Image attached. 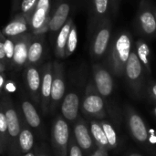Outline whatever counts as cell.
Wrapping results in <instances>:
<instances>
[{
    "label": "cell",
    "instance_id": "cell-9",
    "mask_svg": "<svg viewBox=\"0 0 156 156\" xmlns=\"http://www.w3.org/2000/svg\"><path fill=\"white\" fill-rule=\"evenodd\" d=\"M94 83L101 97H109L113 90V80L111 73L104 68L96 65L93 68Z\"/></svg>",
    "mask_w": 156,
    "mask_h": 156
},
{
    "label": "cell",
    "instance_id": "cell-13",
    "mask_svg": "<svg viewBox=\"0 0 156 156\" xmlns=\"http://www.w3.org/2000/svg\"><path fill=\"white\" fill-rule=\"evenodd\" d=\"M80 110V98L75 92H69L66 94L60 104V111L62 117L69 121L74 122L78 118Z\"/></svg>",
    "mask_w": 156,
    "mask_h": 156
},
{
    "label": "cell",
    "instance_id": "cell-32",
    "mask_svg": "<svg viewBox=\"0 0 156 156\" xmlns=\"http://www.w3.org/2000/svg\"><path fill=\"white\" fill-rule=\"evenodd\" d=\"M91 156H108V150L97 146V150H95Z\"/></svg>",
    "mask_w": 156,
    "mask_h": 156
},
{
    "label": "cell",
    "instance_id": "cell-8",
    "mask_svg": "<svg viewBox=\"0 0 156 156\" xmlns=\"http://www.w3.org/2000/svg\"><path fill=\"white\" fill-rule=\"evenodd\" d=\"M15 43L14 57L12 64L17 68H22L27 64V53L28 48L32 39V35L23 34L21 36L13 38Z\"/></svg>",
    "mask_w": 156,
    "mask_h": 156
},
{
    "label": "cell",
    "instance_id": "cell-37",
    "mask_svg": "<svg viewBox=\"0 0 156 156\" xmlns=\"http://www.w3.org/2000/svg\"><path fill=\"white\" fill-rule=\"evenodd\" d=\"M19 5V0H12V6H13V10L16 9L18 7Z\"/></svg>",
    "mask_w": 156,
    "mask_h": 156
},
{
    "label": "cell",
    "instance_id": "cell-27",
    "mask_svg": "<svg viewBox=\"0 0 156 156\" xmlns=\"http://www.w3.org/2000/svg\"><path fill=\"white\" fill-rule=\"evenodd\" d=\"M101 124L102 126V129L104 131V133L106 135L109 147L110 149H113L117 146V134L114 130V128L106 122H101Z\"/></svg>",
    "mask_w": 156,
    "mask_h": 156
},
{
    "label": "cell",
    "instance_id": "cell-20",
    "mask_svg": "<svg viewBox=\"0 0 156 156\" xmlns=\"http://www.w3.org/2000/svg\"><path fill=\"white\" fill-rule=\"evenodd\" d=\"M22 111L27 124L32 128H38L41 123V119L35 108V106L29 101H24L22 102Z\"/></svg>",
    "mask_w": 156,
    "mask_h": 156
},
{
    "label": "cell",
    "instance_id": "cell-34",
    "mask_svg": "<svg viewBox=\"0 0 156 156\" xmlns=\"http://www.w3.org/2000/svg\"><path fill=\"white\" fill-rule=\"evenodd\" d=\"M0 61L5 62V50H4L3 41H0Z\"/></svg>",
    "mask_w": 156,
    "mask_h": 156
},
{
    "label": "cell",
    "instance_id": "cell-31",
    "mask_svg": "<svg viewBox=\"0 0 156 156\" xmlns=\"http://www.w3.org/2000/svg\"><path fill=\"white\" fill-rule=\"evenodd\" d=\"M69 156H83L82 150L73 138L69 143Z\"/></svg>",
    "mask_w": 156,
    "mask_h": 156
},
{
    "label": "cell",
    "instance_id": "cell-42",
    "mask_svg": "<svg viewBox=\"0 0 156 156\" xmlns=\"http://www.w3.org/2000/svg\"><path fill=\"white\" fill-rule=\"evenodd\" d=\"M129 156H142L141 154H131Z\"/></svg>",
    "mask_w": 156,
    "mask_h": 156
},
{
    "label": "cell",
    "instance_id": "cell-35",
    "mask_svg": "<svg viewBox=\"0 0 156 156\" xmlns=\"http://www.w3.org/2000/svg\"><path fill=\"white\" fill-rule=\"evenodd\" d=\"M5 83V77H4V75H3V74H1V73H0V90L4 88Z\"/></svg>",
    "mask_w": 156,
    "mask_h": 156
},
{
    "label": "cell",
    "instance_id": "cell-19",
    "mask_svg": "<svg viewBox=\"0 0 156 156\" xmlns=\"http://www.w3.org/2000/svg\"><path fill=\"white\" fill-rule=\"evenodd\" d=\"M73 24L74 23H73L72 18H68L67 22L64 24V26L58 31V34L56 38V45H55V54H56L57 58H65L66 44H67L69 31H70Z\"/></svg>",
    "mask_w": 156,
    "mask_h": 156
},
{
    "label": "cell",
    "instance_id": "cell-44",
    "mask_svg": "<svg viewBox=\"0 0 156 156\" xmlns=\"http://www.w3.org/2000/svg\"><path fill=\"white\" fill-rule=\"evenodd\" d=\"M38 156H47V155H45V154H40V155H38Z\"/></svg>",
    "mask_w": 156,
    "mask_h": 156
},
{
    "label": "cell",
    "instance_id": "cell-15",
    "mask_svg": "<svg viewBox=\"0 0 156 156\" xmlns=\"http://www.w3.org/2000/svg\"><path fill=\"white\" fill-rule=\"evenodd\" d=\"M70 11V5L69 3L63 2L60 3L55 13L52 16H50V20L48 23V31L56 33L60 30V28L64 26V24L67 22L69 18Z\"/></svg>",
    "mask_w": 156,
    "mask_h": 156
},
{
    "label": "cell",
    "instance_id": "cell-39",
    "mask_svg": "<svg viewBox=\"0 0 156 156\" xmlns=\"http://www.w3.org/2000/svg\"><path fill=\"white\" fill-rule=\"evenodd\" d=\"M5 70V64L0 61V73H2Z\"/></svg>",
    "mask_w": 156,
    "mask_h": 156
},
{
    "label": "cell",
    "instance_id": "cell-2",
    "mask_svg": "<svg viewBox=\"0 0 156 156\" xmlns=\"http://www.w3.org/2000/svg\"><path fill=\"white\" fill-rule=\"evenodd\" d=\"M52 64H53V80H52L50 105H49V112L51 113L55 112L57 108L59 106V104H61L66 90L63 65L58 63V61H54Z\"/></svg>",
    "mask_w": 156,
    "mask_h": 156
},
{
    "label": "cell",
    "instance_id": "cell-6",
    "mask_svg": "<svg viewBox=\"0 0 156 156\" xmlns=\"http://www.w3.org/2000/svg\"><path fill=\"white\" fill-rule=\"evenodd\" d=\"M6 121H7V133H8V143L11 144L12 147L16 148V144L18 145V136L21 132L20 129V122L18 119V115L15 108L13 107L12 103L5 100L2 102Z\"/></svg>",
    "mask_w": 156,
    "mask_h": 156
},
{
    "label": "cell",
    "instance_id": "cell-29",
    "mask_svg": "<svg viewBox=\"0 0 156 156\" xmlns=\"http://www.w3.org/2000/svg\"><path fill=\"white\" fill-rule=\"evenodd\" d=\"M3 43H4V50L5 54V62L12 63L13 57H14V48H15L14 39L10 37H5Z\"/></svg>",
    "mask_w": 156,
    "mask_h": 156
},
{
    "label": "cell",
    "instance_id": "cell-45",
    "mask_svg": "<svg viewBox=\"0 0 156 156\" xmlns=\"http://www.w3.org/2000/svg\"><path fill=\"white\" fill-rule=\"evenodd\" d=\"M155 18H156V14H155Z\"/></svg>",
    "mask_w": 156,
    "mask_h": 156
},
{
    "label": "cell",
    "instance_id": "cell-30",
    "mask_svg": "<svg viewBox=\"0 0 156 156\" xmlns=\"http://www.w3.org/2000/svg\"><path fill=\"white\" fill-rule=\"evenodd\" d=\"M94 8L98 15H103L108 9L109 0H93Z\"/></svg>",
    "mask_w": 156,
    "mask_h": 156
},
{
    "label": "cell",
    "instance_id": "cell-28",
    "mask_svg": "<svg viewBox=\"0 0 156 156\" xmlns=\"http://www.w3.org/2000/svg\"><path fill=\"white\" fill-rule=\"evenodd\" d=\"M140 61L144 63L147 68H149L150 60H149V56L151 54L150 48L148 45L144 42V41H139L137 44V52H136Z\"/></svg>",
    "mask_w": 156,
    "mask_h": 156
},
{
    "label": "cell",
    "instance_id": "cell-17",
    "mask_svg": "<svg viewBox=\"0 0 156 156\" xmlns=\"http://www.w3.org/2000/svg\"><path fill=\"white\" fill-rule=\"evenodd\" d=\"M110 38H111V30L108 27H101L96 33L91 48V53L94 58H100L105 53L110 42Z\"/></svg>",
    "mask_w": 156,
    "mask_h": 156
},
{
    "label": "cell",
    "instance_id": "cell-14",
    "mask_svg": "<svg viewBox=\"0 0 156 156\" xmlns=\"http://www.w3.org/2000/svg\"><path fill=\"white\" fill-rule=\"evenodd\" d=\"M30 29V24L27 22L26 17L19 14L16 16L2 30V34L5 37L14 38L16 37L26 34Z\"/></svg>",
    "mask_w": 156,
    "mask_h": 156
},
{
    "label": "cell",
    "instance_id": "cell-3",
    "mask_svg": "<svg viewBox=\"0 0 156 156\" xmlns=\"http://www.w3.org/2000/svg\"><path fill=\"white\" fill-rule=\"evenodd\" d=\"M81 107L83 112L90 117L103 119L106 115L103 99L91 85H89L87 88Z\"/></svg>",
    "mask_w": 156,
    "mask_h": 156
},
{
    "label": "cell",
    "instance_id": "cell-21",
    "mask_svg": "<svg viewBox=\"0 0 156 156\" xmlns=\"http://www.w3.org/2000/svg\"><path fill=\"white\" fill-rule=\"evenodd\" d=\"M90 131L92 139L95 142V144L99 147H102L109 151L110 150L109 144H108L106 135L104 133V131L102 129L101 122H96V121H91L90 126Z\"/></svg>",
    "mask_w": 156,
    "mask_h": 156
},
{
    "label": "cell",
    "instance_id": "cell-23",
    "mask_svg": "<svg viewBox=\"0 0 156 156\" xmlns=\"http://www.w3.org/2000/svg\"><path fill=\"white\" fill-rule=\"evenodd\" d=\"M140 23L143 30L151 35L154 33L156 30V18L155 16L151 11H144L140 16Z\"/></svg>",
    "mask_w": 156,
    "mask_h": 156
},
{
    "label": "cell",
    "instance_id": "cell-22",
    "mask_svg": "<svg viewBox=\"0 0 156 156\" xmlns=\"http://www.w3.org/2000/svg\"><path fill=\"white\" fill-rule=\"evenodd\" d=\"M34 145V136L31 131L24 129L20 132L18 136V147L22 154L30 152Z\"/></svg>",
    "mask_w": 156,
    "mask_h": 156
},
{
    "label": "cell",
    "instance_id": "cell-38",
    "mask_svg": "<svg viewBox=\"0 0 156 156\" xmlns=\"http://www.w3.org/2000/svg\"><path fill=\"white\" fill-rule=\"evenodd\" d=\"M150 143H152V144H155L156 136H154V135H152V136L150 137Z\"/></svg>",
    "mask_w": 156,
    "mask_h": 156
},
{
    "label": "cell",
    "instance_id": "cell-25",
    "mask_svg": "<svg viewBox=\"0 0 156 156\" xmlns=\"http://www.w3.org/2000/svg\"><path fill=\"white\" fill-rule=\"evenodd\" d=\"M0 137L1 142L4 150L7 147L8 144V133H7V121L6 116L2 105V102L0 101Z\"/></svg>",
    "mask_w": 156,
    "mask_h": 156
},
{
    "label": "cell",
    "instance_id": "cell-1",
    "mask_svg": "<svg viewBox=\"0 0 156 156\" xmlns=\"http://www.w3.org/2000/svg\"><path fill=\"white\" fill-rule=\"evenodd\" d=\"M52 145L57 156H69V129L65 119L58 117L54 122L51 133Z\"/></svg>",
    "mask_w": 156,
    "mask_h": 156
},
{
    "label": "cell",
    "instance_id": "cell-10",
    "mask_svg": "<svg viewBox=\"0 0 156 156\" xmlns=\"http://www.w3.org/2000/svg\"><path fill=\"white\" fill-rule=\"evenodd\" d=\"M50 2L49 0H38L36 9L30 19V29L34 35L43 26L50 20Z\"/></svg>",
    "mask_w": 156,
    "mask_h": 156
},
{
    "label": "cell",
    "instance_id": "cell-4",
    "mask_svg": "<svg viewBox=\"0 0 156 156\" xmlns=\"http://www.w3.org/2000/svg\"><path fill=\"white\" fill-rule=\"evenodd\" d=\"M131 38L128 34H122L115 41L112 52L114 70L117 74H122L125 64L131 54Z\"/></svg>",
    "mask_w": 156,
    "mask_h": 156
},
{
    "label": "cell",
    "instance_id": "cell-40",
    "mask_svg": "<svg viewBox=\"0 0 156 156\" xmlns=\"http://www.w3.org/2000/svg\"><path fill=\"white\" fill-rule=\"evenodd\" d=\"M4 152V148L2 145V142H1V137H0V154H2Z\"/></svg>",
    "mask_w": 156,
    "mask_h": 156
},
{
    "label": "cell",
    "instance_id": "cell-16",
    "mask_svg": "<svg viewBox=\"0 0 156 156\" xmlns=\"http://www.w3.org/2000/svg\"><path fill=\"white\" fill-rule=\"evenodd\" d=\"M124 69H125L127 78L129 79V80L131 81L134 89H136L137 82L142 76L143 67H142V62L140 61L135 52H131L130 57L125 64Z\"/></svg>",
    "mask_w": 156,
    "mask_h": 156
},
{
    "label": "cell",
    "instance_id": "cell-41",
    "mask_svg": "<svg viewBox=\"0 0 156 156\" xmlns=\"http://www.w3.org/2000/svg\"><path fill=\"white\" fill-rule=\"evenodd\" d=\"M24 156H35V154L33 153H31V152H28L27 154H24Z\"/></svg>",
    "mask_w": 156,
    "mask_h": 156
},
{
    "label": "cell",
    "instance_id": "cell-33",
    "mask_svg": "<svg viewBox=\"0 0 156 156\" xmlns=\"http://www.w3.org/2000/svg\"><path fill=\"white\" fill-rule=\"evenodd\" d=\"M5 89L7 92H15L16 90V84L12 81H7L5 83Z\"/></svg>",
    "mask_w": 156,
    "mask_h": 156
},
{
    "label": "cell",
    "instance_id": "cell-43",
    "mask_svg": "<svg viewBox=\"0 0 156 156\" xmlns=\"http://www.w3.org/2000/svg\"><path fill=\"white\" fill-rule=\"evenodd\" d=\"M154 115L156 116V107L154 108Z\"/></svg>",
    "mask_w": 156,
    "mask_h": 156
},
{
    "label": "cell",
    "instance_id": "cell-7",
    "mask_svg": "<svg viewBox=\"0 0 156 156\" xmlns=\"http://www.w3.org/2000/svg\"><path fill=\"white\" fill-rule=\"evenodd\" d=\"M126 116L129 130L133 137L139 143L144 144L148 140V131L142 117L133 109L126 110Z\"/></svg>",
    "mask_w": 156,
    "mask_h": 156
},
{
    "label": "cell",
    "instance_id": "cell-26",
    "mask_svg": "<svg viewBox=\"0 0 156 156\" xmlns=\"http://www.w3.org/2000/svg\"><path fill=\"white\" fill-rule=\"evenodd\" d=\"M38 0H22L20 2V10L21 14L26 17L27 22L30 24L31 16L36 9Z\"/></svg>",
    "mask_w": 156,
    "mask_h": 156
},
{
    "label": "cell",
    "instance_id": "cell-36",
    "mask_svg": "<svg viewBox=\"0 0 156 156\" xmlns=\"http://www.w3.org/2000/svg\"><path fill=\"white\" fill-rule=\"evenodd\" d=\"M151 94H152V96L156 100V83L155 84H154V85L151 87Z\"/></svg>",
    "mask_w": 156,
    "mask_h": 156
},
{
    "label": "cell",
    "instance_id": "cell-5",
    "mask_svg": "<svg viewBox=\"0 0 156 156\" xmlns=\"http://www.w3.org/2000/svg\"><path fill=\"white\" fill-rule=\"evenodd\" d=\"M53 80V64L48 62L44 65L41 73V85H40V106L44 114L49 112L51 86Z\"/></svg>",
    "mask_w": 156,
    "mask_h": 156
},
{
    "label": "cell",
    "instance_id": "cell-24",
    "mask_svg": "<svg viewBox=\"0 0 156 156\" xmlns=\"http://www.w3.org/2000/svg\"><path fill=\"white\" fill-rule=\"evenodd\" d=\"M77 46H78V31H77L76 26L73 24V26L71 27V29L69 31L67 44H66L65 58H68L70 55H72L75 52Z\"/></svg>",
    "mask_w": 156,
    "mask_h": 156
},
{
    "label": "cell",
    "instance_id": "cell-11",
    "mask_svg": "<svg viewBox=\"0 0 156 156\" xmlns=\"http://www.w3.org/2000/svg\"><path fill=\"white\" fill-rule=\"evenodd\" d=\"M74 139L82 151L90 153L94 149V141L86 122L80 119L74 126Z\"/></svg>",
    "mask_w": 156,
    "mask_h": 156
},
{
    "label": "cell",
    "instance_id": "cell-18",
    "mask_svg": "<svg viewBox=\"0 0 156 156\" xmlns=\"http://www.w3.org/2000/svg\"><path fill=\"white\" fill-rule=\"evenodd\" d=\"M42 36H36L32 37L28 53H27V65H35L37 66L43 56L44 52V39Z\"/></svg>",
    "mask_w": 156,
    "mask_h": 156
},
{
    "label": "cell",
    "instance_id": "cell-12",
    "mask_svg": "<svg viewBox=\"0 0 156 156\" xmlns=\"http://www.w3.org/2000/svg\"><path fill=\"white\" fill-rule=\"evenodd\" d=\"M26 82L35 103L40 102V85L41 73L35 65H27L26 69Z\"/></svg>",
    "mask_w": 156,
    "mask_h": 156
}]
</instances>
